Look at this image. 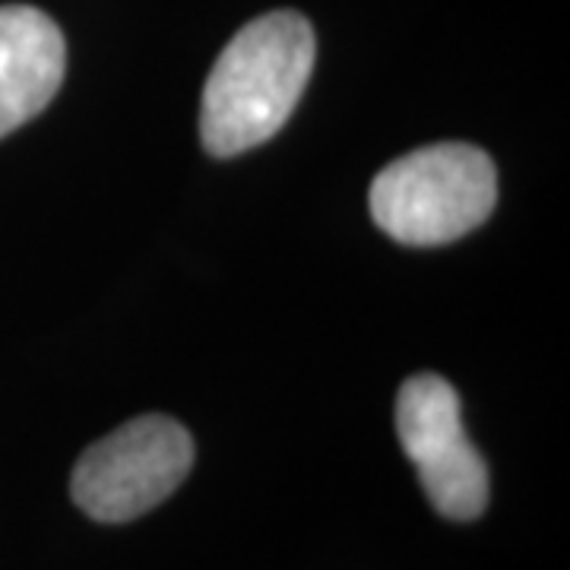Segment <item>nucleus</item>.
I'll return each instance as SVG.
<instances>
[{"label":"nucleus","instance_id":"20e7f679","mask_svg":"<svg viewBox=\"0 0 570 570\" xmlns=\"http://www.w3.org/2000/svg\"><path fill=\"white\" fill-rule=\"evenodd\" d=\"M396 434L441 517L475 520L489 508V469L466 438L460 396L444 377L415 374L400 387Z\"/></svg>","mask_w":570,"mask_h":570},{"label":"nucleus","instance_id":"7ed1b4c3","mask_svg":"<svg viewBox=\"0 0 570 570\" xmlns=\"http://www.w3.org/2000/svg\"><path fill=\"white\" fill-rule=\"evenodd\" d=\"M194 466L190 431L168 415H140L80 456L73 504L102 523H127L163 504Z\"/></svg>","mask_w":570,"mask_h":570},{"label":"nucleus","instance_id":"f257e3e1","mask_svg":"<svg viewBox=\"0 0 570 570\" xmlns=\"http://www.w3.org/2000/svg\"><path fill=\"white\" fill-rule=\"evenodd\" d=\"M317 41L295 10L250 20L213 63L200 102V137L219 156L266 142L288 121L314 70Z\"/></svg>","mask_w":570,"mask_h":570},{"label":"nucleus","instance_id":"f03ea898","mask_svg":"<svg viewBox=\"0 0 570 570\" xmlns=\"http://www.w3.org/2000/svg\"><path fill=\"white\" fill-rule=\"evenodd\" d=\"M371 216L409 247L450 245L485 223L498 204V171L469 142H434L390 163L371 184Z\"/></svg>","mask_w":570,"mask_h":570},{"label":"nucleus","instance_id":"39448f33","mask_svg":"<svg viewBox=\"0 0 570 570\" xmlns=\"http://www.w3.org/2000/svg\"><path fill=\"white\" fill-rule=\"evenodd\" d=\"M67 45L51 17L26 3L0 7V137L32 121L61 89Z\"/></svg>","mask_w":570,"mask_h":570}]
</instances>
